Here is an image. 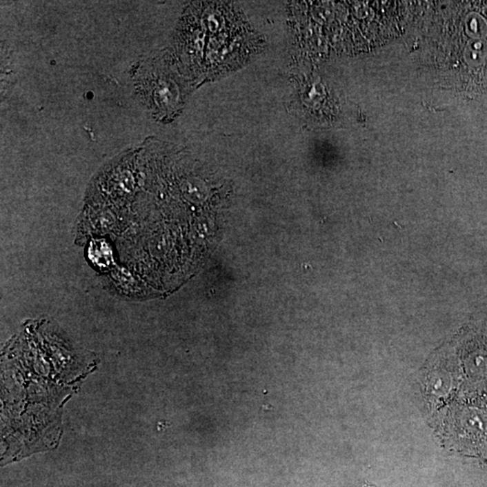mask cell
Instances as JSON below:
<instances>
[{"mask_svg": "<svg viewBox=\"0 0 487 487\" xmlns=\"http://www.w3.org/2000/svg\"><path fill=\"white\" fill-rule=\"evenodd\" d=\"M259 45L257 35L230 3H192L176 32L172 57L184 75L197 82L241 66Z\"/></svg>", "mask_w": 487, "mask_h": 487, "instance_id": "1", "label": "cell"}, {"mask_svg": "<svg viewBox=\"0 0 487 487\" xmlns=\"http://www.w3.org/2000/svg\"><path fill=\"white\" fill-rule=\"evenodd\" d=\"M135 93L146 110L161 122L171 121L186 105L193 82L186 77L172 54L141 60L132 70Z\"/></svg>", "mask_w": 487, "mask_h": 487, "instance_id": "2", "label": "cell"}]
</instances>
